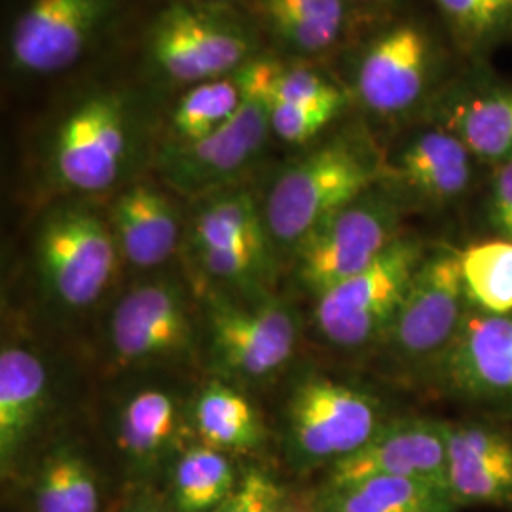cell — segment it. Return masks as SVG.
Wrapping results in <instances>:
<instances>
[{
    "instance_id": "6da1fadb",
    "label": "cell",
    "mask_w": 512,
    "mask_h": 512,
    "mask_svg": "<svg viewBox=\"0 0 512 512\" xmlns=\"http://www.w3.org/2000/svg\"><path fill=\"white\" fill-rule=\"evenodd\" d=\"M384 177L385 152L361 126L332 135L283 167L262 200L266 228L279 260H291L319 224Z\"/></svg>"
},
{
    "instance_id": "7a4b0ae2",
    "label": "cell",
    "mask_w": 512,
    "mask_h": 512,
    "mask_svg": "<svg viewBox=\"0 0 512 512\" xmlns=\"http://www.w3.org/2000/svg\"><path fill=\"white\" fill-rule=\"evenodd\" d=\"M183 251L202 291L245 298L272 294L279 256L262 202L241 184L194 200L184 224Z\"/></svg>"
},
{
    "instance_id": "3957f363",
    "label": "cell",
    "mask_w": 512,
    "mask_h": 512,
    "mask_svg": "<svg viewBox=\"0 0 512 512\" xmlns=\"http://www.w3.org/2000/svg\"><path fill=\"white\" fill-rule=\"evenodd\" d=\"M461 249L431 245L403 306L374 351L387 370L406 380L431 382L458 342L473 310L461 275Z\"/></svg>"
},
{
    "instance_id": "277c9868",
    "label": "cell",
    "mask_w": 512,
    "mask_h": 512,
    "mask_svg": "<svg viewBox=\"0 0 512 512\" xmlns=\"http://www.w3.org/2000/svg\"><path fill=\"white\" fill-rule=\"evenodd\" d=\"M139 141V116L129 93L95 90L59 118L48 148V171L63 192L103 194L124 181Z\"/></svg>"
},
{
    "instance_id": "5b68a950",
    "label": "cell",
    "mask_w": 512,
    "mask_h": 512,
    "mask_svg": "<svg viewBox=\"0 0 512 512\" xmlns=\"http://www.w3.org/2000/svg\"><path fill=\"white\" fill-rule=\"evenodd\" d=\"M275 61L255 57L238 71L243 99L236 114L194 145L162 147L158 154V173L162 183L173 192L190 200L219 192L239 181L264 156L274 137L268 105V84Z\"/></svg>"
},
{
    "instance_id": "8992f818",
    "label": "cell",
    "mask_w": 512,
    "mask_h": 512,
    "mask_svg": "<svg viewBox=\"0 0 512 512\" xmlns=\"http://www.w3.org/2000/svg\"><path fill=\"white\" fill-rule=\"evenodd\" d=\"M391 418L374 391L313 372L294 385L285 406V459L300 475L327 471L361 450Z\"/></svg>"
},
{
    "instance_id": "52a82bcc",
    "label": "cell",
    "mask_w": 512,
    "mask_h": 512,
    "mask_svg": "<svg viewBox=\"0 0 512 512\" xmlns=\"http://www.w3.org/2000/svg\"><path fill=\"white\" fill-rule=\"evenodd\" d=\"M145 50L162 80L196 86L241 71L258 57V37L228 2L173 0L150 23Z\"/></svg>"
},
{
    "instance_id": "ba28073f",
    "label": "cell",
    "mask_w": 512,
    "mask_h": 512,
    "mask_svg": "<svg viewBox=\"0 0 512 512\" xmlns=\"http://www.w3.org/2000/svg\"><path fill=\"white\" fill-rule=\"evenodd\" d=\"M205 348L213 374L232 385L268 384L296 355L302 321L274 294L255 298L202 291Z\"/></svg>"
},
{
    "instance_id": "9c48e42d",
    "label": "cell",
    "mask_w": 512,
    "mask_h": 512,
    "mask_svg": "<svg viewBox=\"0 0 512 512\" xmlns=\"http://www.w3.org/2000/svg\"><path fill=\"white\" fill-rule=\"evenodd\" d=\"M429 243L404 232L368 268L313 300L311 323L330 348L374 353L403 306Z\"/></svg>"
},
{
    "instance_id": "30bf717a",
    "label": "cell",
    "mask_w": 512,
    "mask_h": 512,
    "mask_svg": "<svg viewBox=\"0 0 512 512\" xmlns=\"http://www.w3.org/2000/svg\"><path fill=\"white\" fill-rule=\"evenodd\" d=\"M35 260L44 291L67 311L93 308L124 262L107 213L82 202L55 205L44 215Z\"/></svg>"
},
{
    "instance_id": "8fae6325",
    "label": "cell",
    "mask_w": 512,
    "mask_h": 512,
    "mask_svg": "<svg viewBox=\"0 0 512 512\" xmlns=\"http://www.w3.org/2000/svg\"><path fill=\"white\" fill-rule=\"evenodd\" d=\"M403 198L382 183L319 224L300 243L291 262L298 287L319 298L363 272L404 234Z\"/></svg>"
},
{
    "instance_id": "7c38bea8",
    "label": "cell",
    "mask_w": 512,
    "mask_h": 512,
    "mask_svg": "<svg viewBox=\"0 0 512 512\" xmlns=\"http://www.w3.org/2000/svg\"><path fill=\"white\" fill-rule=\"evenodd\" d=\"M442 54L433 35L418 21L382 29L361 50L353 95L378 118H399L421 107L435 90Z\"/></svg>"
},
{
    "instance_id": "4fadbf2b",
    "label": "cell",
    "mask_w": 512,
    "mask_h": 512,
    "mask_svg": "<svg viewBox=\"0 0 512 512\" xmlns=\"http://www.w3.org/2000/svg\"><path fill=\"white\" fill-rule=\"evenodd\" d=\"M107 336L114 361L126 368L190 357L198 327L186 285L177 277H154L133 285L110 313Z\"/></svg>"
},
{
    "instance_id": "5bb4252c",
    "label": "cell",
    "mask_w": 512,
    "mask_h": 512,
    "mask_svg": "<svg viewBox=\"0 0 512 512\" xmlns=\"http://www.w3.org/2000/svg\"><path fill=\"white\" fill-rule=\"evenodd\" d=\"M122 0H31L10 33V63L27 74H55L90 52Z\"/></svg>"
},
{
    "instance_id": "9a60e30c",
    "label": "cell",
    "mask_w": 512,
    "mask_h": 512,
    "mask_svg": "<svg viewBox=\"0 0 512 512\" xmlns=\"http://www.w3.org/2000/svg\"><path fill=\"white\" fill-rule=\"evenodd\" d=\"M433 385L463 403L512 416V313L473 308Z\"/></svg>"
},
{
    "instance_id": "2e32d148",
    "label": "cell",
    "mask_w": 512,
    "mask_h": 512,
    "mask_svg": "<svg viewBox=\"0 0 512 512\" xmlns=\"http://www.w3.org/2000/svg\"><path fill=\"white\" fill-rule=\"evenodd\" d=\"M380 476L414 478L448 490L444 421L391 418L361 450L327 469L321 484L340 486Z\"/></svg>"
},
{
    "instance_id": "e0dca14e",
    "label": "cell",
    "mask_w": 512,
    "mask_h": 512,
    "mask_svg": "<svg viewBox=\"0 0 512 512\" xmlns=\"http://www.w3.org/2000/svg\"><path fill=\"white\" fill-rule=\"evenodd\" d=\"M476 162L458 135L435 124L410 135L393 154H385L384 183L408 209H446L473 188Z\"/></svg>"
},
{
    "instance_id": "ac0fdd59",
    "label": "cell",
    "mask_w": 512,
    "mask_h": 512,
    "mask_svg": "<svg viewBox=\"0 0 512 512\" xmlns=\"http://www.w3.org/2000/svg\"><path fill=\"white\" fill-rule=\"evenodd\" d=\"M448 490L458 507L512 511V433L482 420L444 421Z\"/></svg>"
},
{
    "instance_id": "d6986e66",
    "label": "cell",
    "mask_w": 512,
    "mask_h": 512,
    "mask_svg": "<svg viewBox=\"0 0 512 512\" xmlns=\"http://www.w3.org/2000/svg\"><path fill=\"white\" fill-rule=\"evenodd\" d=\"M107 217L122 260L137 270L162 268L183 249L186 220L171 194L156 184L124 186Z\"/></svg>"
},
{
    "instance_id": "ffe728a7",
    "label": "cell",
    "mask_w": 512,
    "mask_h": 512,
    "mask_svg": "<svg viewBox=\"0 0 512 512\" xmlns=\"http://www.w3.org/2000/svg\"><path fill=\"white\" fill-rule=\"evenodd\" d=\"M52 380L37 351L4 344L0 351V467L12 475L48 416Z\"/></svg>"
},
{
    "instance_id": "44dd1931",
    "label": "cell",
    "mask_w": 512,
    "mask_h": 512,
    "mask_svg": "<svg viewBox=\"0 0 512 512\" xmlns=\"http://www.w3.org/2000/svg\"><path fill=\"white\" fill-rule=\"evenodd\" d=\"M184 427L183 404L173 391L148 385L131 393L116 420V444L129 471L148 476L179 456Z\"/></svg>"
},
{
    "instance_id": "7402d4cb",
    "label": "cell",
    "mask_w": 512,
    "mask_h": 512,
    "mask_svg": "<svg viewBox=\"0 0 512 512\" xmlns=\"http://www.w3.org/2000/svg\"><path fill=\"white\" fill-rule=\"evenodd\" d=\"M437 124L458 135L478 162H512V84H463L437 105Z\"/></svg>"
},
{
    "instance_id": "603a6c76",
    "label": "cell",
    "mask_w": 512,
    "mask_h": 512,
    "mask_svg": "<svg viewBox=\"0 0 512 512\" xmlns=\"http://www.w3.org/2000/svg\"><path fill=\"white\" fill-rule=\"evenodd\" d=\"M321 512H458L452 494L440 486L414 480L380 476L351 484L325 486L313 492Z\"/></svg>"
},
{
    "instance_id": "cb8c5ba5",
    "label": "cell",
    "mask_w": 512,
    "mask_h": 512,
    "mask_svg": "<svg viewBox=\"0 0 512 512\" xmlns=\"http://www.w3.org/2000/svg\"><path fill=\"white\" fill-rule=\"evenodd\" d=\"M192 425L200 442L226 454H253L262 448L266 429L253 403L236 385L211 380L192 404Z\"/></svg>"
},
{
    "instance_id": "d4e9b609",
    "label": "cell",
    "mask_w": 512,
    "mask_h": 512,
    "mask_svg": "<svg viewBox=\"0 0 512 512\" xmlns=\"http://www.w3.org/2000/svg\"><path fill=\"white\" fill-rule=\"evenodd\" d=\"M351 0H256L268 29L300 55L329 52L348 31Z\"/></svg>"
},
{
    "instance_id": "484cf974",
    "label": "cell",
    "mask_w": 512,
    "mask_h": 512,
    "mask_svg": "<svg viewBox=\"0 0 512 512\" xmlns=\"http://www.w3.org/2000/svg\"><path fill=\"white\" fill-rule=\"evenodd\" d=\"M103 492L92 461L73 444L40 459L31 484L33 512H101Z\"/></svg>"
},
{
    "instance_id": "4316f807",
    "label": "cell",
    "mask_w": 512,
    "mask_h": 512,
    "mask_svg": "<svg viewBox=\"0 0 512 512\" xmlns=\"http://www.w3.org/2000/svg\"><path fill=\"white\" fill-rule=\"evenodd\" d=\"M238 469L230 454L203 442L190 444L171 463L165 497L177 512H211L236 490Z\"/></svg>"
},
{
    "instance_id": "83f0119b",
    "label": "cell",
    "mask_w": 512,
    "mask_h": 512,
    "mask_svg": "<svg viewBox=\"0 0 512 512\" xmlns=\"http://www.w3.org/2000/svg\"><path fill=\"white\" fill-rule=\"evenodd\" d=\"M241 99L238 73L190 86L169 116L164 147L194 145L213 135L236 114Z\"/></svg>"
},
{
    "instance_id": "f1b7e54d",
    "label": "cell",
    "mask_w": 512,
    "mask_h": 512,
    "mask_svg": "<svg viewBox=\"0 0 512 512\" xmlns=\"http://www.w3.org/2000/svg\"><path fill=\"white\" fill-rule=\"evenodd\" d=\"M456 48L480 61L512 42V0H433Z\"/></svg>"
},
{
    "instance_id": "f546056e",
    "label": "cell",
    "mask_w": 512,
    "mask_h": 512,
    "mask_svg": "<svg viewBox=\"0 0 512 512\" xmlns=\"http://www.w3.org/2000/svg\"><path fill=\"white\" fill-rule=\"evenodd\" d=\"M465 293L484 313H512V241L486 239L459 253Z\"/></svg>"
},
{
    "instance_id": "4dcf8cb0",
    "label": "cell",
    "mask_w": 512,
    "mask_h": 512,
    "mask_svg": "<svg viewBox=\"0 0 512 512\" xmlns=\"http://www.w3.org/2000/svg\"><path fill=\"white\" fill-rule=\"evenodd\" d=\"M285 499V488L270 471L249 467L239 476L236 490L211 512H277Z\"/></svg>"
},
{
    "instance_id": "1f68e13d",
    "label": "cell",
    "mask_w": 512,
    "mask_h": 512,
    "mask_svg": "<svg viewBox=\"0 0 512 512\" xmlns=\"http://www.w3.org/2000/svg\"><path fill=\"white\" fill-rule=\"evenodd\" d=\"M486 220L497 238L512 241V162L494 167L486 194Z\"/></svg>"
},
{
    "instance_id": "d6a6232c",
    "label": "cell",
    "mask_w": 512,
    "mask_h": 512,
    "mask_svg": "<svg viewBox=\"0 0 512 512\" xmlns=\"http://www.w3.org/2000/svg\"><path fill=\"white\" fill-rule=\"evenodd\" d=\"M162 495L145 486L129 499L124 512H160Z\"/></svg>"
},
{
    "instance_id": "836d02e7",
    "label": "cell",
    "mask_w": 512,
    "mask_h": 512,
    "mask_svg": "<svg viewBox=\"0 0 512 512\" xmlns=\"http://www.w3.org/2000/svg\"><path fill=\"white\" fill-rule=\"evenodd\" d=\"M277 512H321L319 507L313 501V495L298 499V501H291L289 497L283 501V505L277 509Z\"/></svg>"
},
{
    "instance_id": "e575fe53",
    "label": "cell",
    "mask_w": 512,
    "mask_h": 512,
    "mask_svg": "<svg viewBox=\"0 0 512 512\" xmlns=\"http://www.w3.org/2000/svg\"><path fill=\"white\" fill-rule=\"evenodd\" d=\"M351 2H368V4H376V2H385V0H351Z\"/></svg>"
},
{
    "instance_id": "d590c367",
    "label": "cell",
    "mask_w": 512,
    "mask_h": 512,
    "mask_svg": "<svg viewBox=\"0 0 512 512\" xmlns=\"http://www.w3.org/2000/svg\"><path fill=\"white\" fill-rule=\"evenodd\" d=\"M215 2H228V0H215Z\"/></svg>"
}]
</instances>
